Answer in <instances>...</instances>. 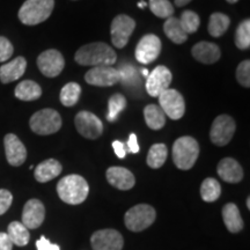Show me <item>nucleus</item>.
<instances>
[{
  "instance_id": "7ed1b4c3",
  "label": "nucleus",
  "mask_w": 250,
  "mask_h": 250,
  "mask_svg": "<svg viewBox=\"0 0 250 250\" xmlns=\"http://www.w3.org/2000/svg\"><path fill=\"white\" fill-rule=\"evenodd\" d=\"M55 7V0H27L21 6L18 17L23 24L36 26L48 20Z\"/></svg>"
},
{
  "instance_id": "9d476101",
  "label": "nucleus",
  "mask_w": 250,
  "mask_h": 250,
  "mask_svg": "<svg viewBox=\"0 0 250 250\" xmlns=\"http://www.w3.org/2000/svg\"><path fill=\"white\" fill-rule=\"evenodd\" d=\"M77 131L87 139H98L103 132V124L98 116L89 111L78 112L76 120Z\"/></svg>"
},
{
  "instance_id": "e433bc0d",
  "label": "nucleus",
  "mask_w": 250,
  "mask_h": 250,
  "mask_svg": "<svg viewBox=\"0 0 250 250\" xmlns=\"http://www.w3.org/2000/svg\"><path fill=\"white\" fill-rule=\"evenodd\" d=\"M236 79L239 83L243 87H250V62L243 61L239 64L236 68Z\"/></svg>"
},
{
  "instance_id": "c9c22d12",
  "label": "nucleus",
  "mask_w": 250,
  "mask_h": 250,
  "mask_svg": "<svg viewBox=\"0 0 250 250\" xmlns=\"http://www.w3.org/2000/svg\"><path fill=\"white\" fill-rule=\"evenodd\" d=\"M235 44L240 50H247L250 46V20L242 21L235 31Z\"/></svg>"
},
{
  "instance_id": "6e6552de",
  "label": "nucleus",
  "mask_w": 250,
  "mask_h": 250,
  "mask_svg": "<svg viewBox=\"0 0 250 250\" xmlns=\"http://www.w3.org/2000/svg\"><path fill=\"white\" fill-rule=\"evenodd\" d=\"M134 28H136V22H134L132 18L125 14L117 15L112 20L110 26L112 44L118 49L124 48L129 42V39L132 35Z\"/></svg>"
},
{
  "instance_id": "5701e85b",
  "label": "nucleus",
  "mask_w": 250,
  "mask_h": 250,
  "mask_svg": "<svg viewBox=\"0 0 250 250\" xmlns=\"http://www.w3.org/2000/svg\"><path fill=\"white\" fill-rule=\"evenodd\" d=\"M223 219L225 226L230 233H239L243 228V219L239 208L233 203H228L223 208Z\"/></svg>"
},
{
  "instance_id": "c85d7f7f",
  "label": "nucleus",
  "mask_w": 250,
  "mask_h": 250,
  "mask_svg": "<svg viewBox=\"0 0 250 250\" xmlns=\"http://www.w3.org/2000/svg\"><path fill=\"white\" fill-rule=\"evenodd\" d=\"M168 156V148L165 144H154L147 154V165L153 169H158L165 165Z\"/></svg>"
},
{
  "instance_id": "a878e982",
  "label": "nucleus",
  "mask_w": 250,
  "mask_h": 250,
  "mask_svg": "<svg viewBox=\"0 0 250 250\" xmlns=\"http://www.w3.org/2000/svg\"><path fill=\"white\" fill-rule=\"evenodd\" d=\"M144 117L147 126L152 130H160L166 124V115L162 109L156 104H148L144 109Z\"/></svg>"
},
{
  "instance_id": "4468645a",
  "label": "nucleus",
  "mask_w": 250,
  "mask_h": 250,
  "mask_svg": "<svg viewBox=\"0 0 250 250\" xmlns=\"http://www.w3.org/2000/svg\"><path fill=\"white\" fill-rule=\"evenodd\" d=\"M136 59L142 64H149L159 57L161 52V41L156 35L148 34L142 37L136 48Z\"/></svg>"
},
{
  "instance_id": "bb28decb",
  "label": "nucleus",
  "mask_w": 250,
  "mask_h": 250,
  "mask_svg": "<svg viewBox=\"0 0 250 250\" xmlns=\"http://www.w3.org/2000/svg\"><path fill=\"white\" fill-rule=\"evenodd\" d=\"M7 235L12 243L19 247L27 246L30 239L29 230H28V228L24 226L22 223H20V221H13V223L8 225Z\"/></svg>"
},
{
  "instance_id": "7c9ffc66",
  "label": "nucleus",
  "mask_w": 250,
  "mask_h": 250,
  "mask_svg": "<svg viewBox=\"0 0 250 250\" xmlns=\"http://www.w3.org/2000/svg\"><path fill=\"white\" fill-rule=\"evenodd\" d=\"M221 193V187L219 182L215 179L208 177V179L204 180L201 187V196L202 199L206 203L215 202L220 197Z\"/></svg>"
},
{
  "instance_id": "f8f14e48",
  "label": "nucleus",
  "mask_w": 250,
  "mask_h": 250,
  "mask_svg": "<svg viewBox=\"0 0 250 250\" xmlns=\"http://www.w3.org/2000/svg\"><path fill=\"white\" fill-rule=\"evenodd\" d=\"M37 66L45 77L55 78L59 76L64 70L65 61L61 52L55 49H50L39 56Z\"/></svg>"
},
{
  "instance_id": "72a5a7b5",
  "label": "nucleus",
  "mask_w": 250,
  "mask_h": 250,
  "mask_svg": "<svg viewBox=\"0 0 250 250\" xmlns=\"http://www.w3.org/2000/svg\"><path fill=\"white\" fill-rule=\"evenodd\" d=\"M118 73H120V83H123V86L126 87H136L138 88L140 81L139 77L136 72V67L131 66V65H122L118 68Z\"/></svg>"
},
{
  "instance_id": "79ce46f5",
  "label": "nucleus",
  "mask_w": 250,
  "mask_h": 250,
  "mask_svg": "<svg viewBox=\"0 0 250 250\" xmlns=\"http://www.w3.org/2000/svg\"><path fill=\"white\" fill-rule=\"evenodd\" d=\"M126 151H129L131 153H138L139 152V145H138V140H137V136L134 133L130 134V138L127 140L126 144Z\"/></svg>"
},
{
  "instance_id": "0eeeda50",
  "label": "nucleus",
  "mask_w": 250,
  "mask_h": 250,
  "mask_svg": "<svg viewBox=\"0 0 250 250\" xmlns=\"http://www.w3.org/2000/svg\"><path fill=\"white\" fill-rule=\"evenodd\" d=\"M159 104L166 116L174 121L182 118L186 112V102L183 96L176 89L168 88L161 93L159 95Z\"/></svg>"
},
{
  "instance_id": "a19ab883",
  "label": "nucleus",
  "mask_w": 250,
  "mask_h": 250,
  "mask_svg": "<svg viewBox=\"0 0 250 250\" xmlns=\"http://www.w3.org/2000/svg\"><path fill=\"white\" fill-rule=\"evenodd\" d=\"M112 148H114L115 154H116L120 159H124L126 156V146H125L124 143L120 142V140H115L112 143Z\"/></svg>"
},
{
  "instance_id": "f704fd0d",
  "label": "nucleus",
  "mask_w": 250,
  "mask_h": 250,
  "mask_svg": "<svg viewBox=\"0 0 250 250\" xmlns=\"http://www.w3.org/2000/svg\"><path fill=\"white\" fill-rule=\"evenodd\" d=\"M149 9L161 19H168L174 14V7L169 0H149Z\"/></svg>"
},
{
  "instance_id": "423d86ee",
  "label": "nucleus",
  "mask_w": 250,
  "mask_h": 250,
  "mask_svg": "<svg viewBox=\"0 0 250 250\" xmlns=\"http://www.w3.org/2000/svg\"><path fill=\"white\" fill-rule=\"evenodd\" d=\"M155 217V210L151 205L138 204L125 213L124 223L132 232H142L154 223Z\"/></svg>"
},
{
  "instance_id": "aec40b11",
  "label": "nucleus",
  "mask_w": 250,
  "mask_h": 250,
  "mask_svg": "<svg viewBox=\"0 0 250 250\" xmlns=\"http://www.w3.org/2000/svg\"><path fill=\"white\" fill-rule=\"evenodd\" d=\"M191 52L196 61L206 65L214 64L215 62L219 61V58L221 56L220 49H219L217 44H214L212 42H205V41L193 45Z\"/></svg>"
},
{
  "instance_id": "c756f323",
  "label": "nucleus",
  "mask_w": 250,
  "mask_h": 250,
  "mask_svg": "<svg viewBox=\"0 0 250 250\" xmlns=\"http://www.w3.org/2000/svg\"><path fill=\"white\" fill-rule=\"evenodd\" d=\"M81 94V87L77 83H68L61 90V102L65 107H73L79 101Z\"/></svg>"
},
{
  "instance_id": "09e8293b",
  "label": "nucleus",
  "mask_w": 250,
  "mask_h": 250,
  "mask_svg": "<svg viewBox=\"0 0 250 250\" xmlns=\"http://www.w3.org/2000/svg\"><path fill=\"white\" fill-rule=\"evenodd\" d=\"M247 208H250V197H248V198H247Z\"/></svg>"
},
{
  "instance_id": "de8ad7c7",
  "label": "nucleus",
  "mask_w": 250,
  "mask_h": 250,
  "mask_svg": "<svg viewBox=\"0 0 250 250\" xmlns=\"http://www.w3.org/2000/svg\"><path fill=\"white\" fill-rule=\"evenodd\" d=\"M227 2H229V4H236L237 1H239V0H226Z\"/></svg>"
},
{
  "instance_id": "473e14b6",
  "label": "nucleus",
  "mask_w": 250,
  "mask_h": 250,
  "mask_svg": "<svg viewBox=\"0 0 250 250\" xmlns=\"http://www.w3.org/2000/svg\"><path fill=\"white\" fill-rule=\"evenodd\" d=\"M180 23L184 33L187 35L189 34H195L197 30H198L199 26H201V19H199V15L195 13L193 11H184L182 15H181Z\"/></svg>"
},
{
  "instance_id": "dca6fc26",
  "label": "nucleus",
  "mask_w": 250,
  "mask_h": 250,
  "mask_svg": "<svg viewBox=\"0 0 250 250\" xmlns=\"http://www.w3.org/2000/svg\"><path fill=\"white\" fill-rule=\"evenodd\" d=\"M6 159L8 164L13 167H19L26 161L27 159V149L18 136L14 133H8L5 136L4 139Z\"/></svg>"
},
{
  "instance_id": "1a4fd4ad",
  "label": "nucleus",
  "mask_w": 250,
  "mask_h": 250,
  "mask_svg": "<svg viewBox=\"0 0 250 250\" xmlns=\"http://www.w3.org/2000/svg\"><path fill=\"white\" fill-rule=\"evenodd\" d=\"M235 122L228 115H220L213 121L210 138L211 142L217 146H225L230 142L235 133Z\"/></svg>"
},
{
  "instance_id": "20e7f679",
  "label": "nucleus",
  "mask_w": 250,
  "mask_h": 250,
  "mask_svg": "<svg viewBox=\"0 0 250 250\" xmlns=\"http://www.w3.org/2000/svg\"><path fill=\"white\" fill-rule=\"evenodd\" d=\"M199 155V145L192 137H181L174 143L173 161L179 169L189 170L196 164Z\"/></svg>"
},
{
  "instance_id": "393cba45",
  "label": "nucleus",
  "mask_w": 250,
  "mask_h": 250,
  "mask_svg": "<svg viewBox=\"0 0 250 250\" xmlns=\"http://www.w3.org/2000/svg\"><path fill=\"white\" fill-rule=\"evenodd\" d=\"M164 30L166 36L169 39L175 44H182L188 40V35L184 33V30L181 27L180 20L175 17H170L166 19L164 24Z\"/></svg>"
},
{
  "instance_id": "ea45409f",
  "label": "nucleus",
  "mask_w": 250,
  "mask_h": 250,
  "mask_svg": "<svg viewBox=\"0 0 250 250\" xmlns=\"http://www.w3.org/2000/svg\"><path fill=\"white\" fill-rule=\"evenodd\" d=\"M36 247L37 250H61L58 245L51 243L45 236H41V239L37 240Z\"/></svg>"
},
{
  "instance_id": "f03ea898",
  "label": "nucleus",
  "mask_w": 250,
  "mask_h": 250,
  "mask_svg": "<svg viewBox=\"0 0 250 250\" xmlns=\"http://www.w3.org/2000/svg\"><path fill=\"white\" fill-rule=\"evenodd\" d=\"M89 186L83 176L77 174L62 177L57 184V193L62 202L70 205H78L86 201Z\"/></svg>"
},
{
  "instance_id": "4be33fe9",
  "label": "nucleus",
  "mask_w": 250,
  "mask_h": 250,
  "mask_svg": "<svg viewBox=\"0 0 250 250\" xmlns=\"http://www.w3.org/2000/svg\"><path fill=\"white\" fill-rule=\"evenodd\" d=\"M62 170V165L57 160H55V159H48V160L37 165L35 171H34V175H35L37 182L46 183L49 181L56 179L58 175H61Z\"/></svg>"
},
{
  "instance_id": "cd10ccee",
  "label": "nucleus",
  "mask_w": 250,
  "mask_h": 250,
  "mask_svg": "<svg viewBox=\"0 0 250 250\" xmlns=\"http://www.w3.org/2000/svg\"><path fill=\"white\" fill-rule=\"evenodd\" d=\"M230 24L229 18L224 13H213L210 17L208 30L212 37H220L226 33Z\"/></svg>"
},
{
  "instance_id": "49530a36",
  "label": "nucleus",
  "mask_w": 250,
  "mask_h": 250,
  "mask_svg": "<svg viewBox=\"0 0 250 250\" xmlns=\"http://www.w3.org/2000/svg\"><path fill=\"white\" fill-rule=\"evenodd\" d=\"M142 73H143V76H145V77H148V70H146V68H143L142 70Z\"/></svg>"
},
{
  "instance_id": "c03bdc74",
  "label": "nucleus",
  "mask_w": 250,
  "mask_h": 250,
  "mask_svg": "<svg viewBox=\"0 0 250 250\" xmlns=\"http://www.w3.org/2000/svg\"><path fill=\"white\" fill-rule=\"evenodd\" d=\"M190 1H191V0H175V5L179 6V7H183V6L189 4Z\"/></svg>"
},
{
  "instance_id": "2f4dec72",
  "label": "nucleus",
  "mask_w": 250,
  "mask_h": 250,
  "mask_svg": "<svg viewBox=\"0 0 250 250\" xmlns=\"http://www.w3.org/2000/svg\"><path fill=\"white\" fill-rule=\"evenodd\" d=\"M126 107V99L122 94H114L109 100L108 103V114L107 120L109 122H116L121 111H123Z\"/></svg>"
},
{
  "instance_id": "6ab92c4d",
  "label": "nucleus",
  "mask_w": 250,
  "mask_h": 250,
  "mask_svg": "<svg viewBox=\"0 0 250 250\" xmlns=\"http://www.w3.org/2000/svg\"><path fill=\"white\" fill-rule=\"evenodd\" d=\"M219 176L227 183H239L243 179V169L239 162L232 158H225L218 164Z\"/></svg>"
},
{
  "instance_id": "4c0bfd02",
  "label": "nucleus",
  "mask_w": 250,
  "mask_h": 250,
  "mask_svg": "<svg viewBox=\"0 0 250 250\" xmlns=\"http://www.w3.org/2000/svg\"><path fill=\"white\" fill-rule=\"evenodd\" d=\"M14 52L12 43L4 36H0V62L8 61Z\"/></svg>"
},
{
  "instance_id": "a18cd8bd",
  "label": "nucleus",
  "mask_w": 250,
  "mask_h": 250,
  "mask_svg": "<svg viewBox=\"0 0 250 250\" xmlns=\"http://www.w3.org/2000/svg\"><path fill=\"white\" fill-rule=\"evenodd\" d=\"M146 6H147V4H146L145 1H139V2H138V7H139V8H145Z\"/></svg>"
},
{
  "instance_id": "a211bd4d",
  "label": "nucleus",
  "mask_w": 250,
  "mask_h": 250,
  "mask_svg": "<svg viewBox=\"0 0 250 250\" xmlns=\"http://www.w3.org/2000/svg\"><path fill=\"white\" fill-rule=\"evenodd\" d=\"M108 182L120 190H130L136 184L134 175L123 167H110L105 173Z\"/></svg>"
},
{
  "instance_id": "39448f33",
  "label": "nucleus",
  "mask_w": 250,
  "mask_h": 250,
  "mask_svg": "<svg viewBox=\"0 0 250 250\" xmlns=\"http://www.w3.org/2000/svg\"><path fill=\"white\" fill-rule=\"evenodd\" d=\"M30 129L40 136L56 133L62 127V117L54 109H42L30 117Z\"/></svg>"
},
{
  "instance_id": "f257e3e1",
  "label": "nucleus",
  "mask_w": 250,
  "mask_h": 250,
  "mask_svg": "<svg viewBox=\"0 0 250 250\" xmlns=\"http://www.w3.org/2000/svg\"><path fill=\"white\" fill-rule=\"evenodd\" d=\"M74 59L83 66H111L116 62L117 55L111 46L103 42H94L78 50Z\"/></svg>"
},
{
  "instance_id": "2eb2a0df",
  "label": "nucleus",
  "mask_w": 250,
  "mask_h": 250,
  "mask_svg": "<svg viewBox=\"0 0 250 250\" xmlns=\"http://www.w3.org/2000/svg\"><path fill=\"white\" fill-rule=\"evenodd\" d=\"M87 83L99 87H109L120 83V73L112 66H96L85 74Z\"/></svg>"
},
{
  "instance_id": "37998d69",
  "label": "nucleus",
  "mask_w": 250,
  "mask_h": 250,
  "mask_svg": "<svg viewBox=\"0 0 250 250\" xmlns=\"http://www.w3.org/2000/svg\"><path fill=\"white\" fill-rule=\"evenodd\" d=\"M13 243L7 235V233H0V250H12Z\"/></svg>"
},
{
  "instance_id": "f3484780",
  "label": "nucleus",
  "mask_w": 250,
  "mask_h": 250,
  "mask_svg": "<svg viewBox=\"0 0 250 250\" xmlns=\"http://www.w3.org/2000/svg\"><path fill=\"white\" fill-rule=\"evenodd\" d=\"M45 218V208L39 199H29L22 211V224L28 229H35L43 224Z\"/></svg>"
},
{
  "instance_id": "58836bf2",
  "label": "nucleus",
  "mask_w": 250,
  "mask_h": 250,
  "mask_svg": "<svg viewBox=\"0 0 250 250\" xmlns=\"http://www.w3.org/2000/svg\"><path fill=\"white\" fill-rule=\"evenodd\" d=\"M12 202H13V196L6 189H0V215L4 214L5 212L11 208Z\"/></svg>"
},
{
  "instance_id": "412c9836",
  "label": "nucleus",
  "mask_w": 250,
  "mask_h": 250,
  "mask_svg": "<svg viewBox=\"0 0 250 250\" xmlns=\"http://www.w3.org/2000/svg\"><path fill=\"white\" fill-rule=\"evenodd\" d=\"M27 68V61L23 57H17L12 62H6L0 67V81L9 83L20 79Z\"/></svg>"
},
{
  "instance_id": "9b49d317",
  "label": "nucleus",
  "mask_w": 250,
  "mask_h": 250,
  "mask_svg": "<svg viewBox=\"0 0 250 250\" xmlns=\"http://www.w3.org/2000/svg\"><path fill=\"white\" fill-rule=\"evenodd\" d=\"M173 80V74L164 65H159L148 74L145 87L146 92L153 98H159L161 93L169 88V85Z\"/></svg>"
},
{
  "instance_id": "ddd939ff",
  "label": "nucleus",
  "mask_w": 250,
  "mask_h": 250,
  "mask_svg": "<svg viewBox=\"0 0 250 250\" xmlns=\"http://www.w3.org/2000/svg\"><path fill=\"white\" fill-rule=\"evenodd\" d=\"M90 245L94 250H122L124 240L117 230L101 229L90 237Z\"/></svg>"
},
{
  "instance_id": "b1692460",
  "label": "nucleus",
  "mask_w": 250,
  "mask_h": 250,
  "mask_svg": "<svg viewBox=\"0 0 250 250\" xmlns=\"http://www.w3.org/2000/svg\"><path fill=\"white\" fill-rule=\"evenodd\" d=\"M14 94L21 101H35L42 95V88L35 81L24 80L15 87Z\"/></svg>"
}]
</instances>
